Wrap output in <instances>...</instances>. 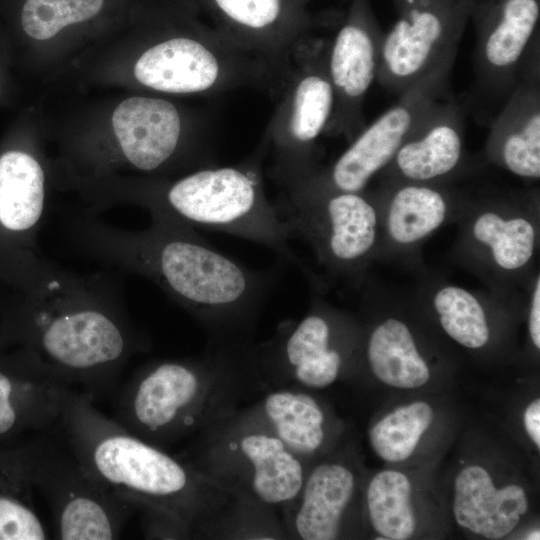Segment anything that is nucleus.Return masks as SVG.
Listing matches in <instances>:
<instances>
[{
    "instance_id": "obj_1",
    "label": "nucleus",
    "mask_w": 540,
    "mask_h": 540,
    "mask_svg": "<svg viewBox=\"0 0 540 540\" xmlns=\"http://www.w3.org/2000/svg\"><path fill=\"white\" fill-rule=\"evenodd\" d=\"M142 230L108 224L92 212L66 215L72 244L91 259L141 276L198 320H248L269 296L277 269L256 270L220 252L194 228L150 216Z\"/></svg>"
},
{
    "instance_id": "obj_2",
    "label": "nucleus",
    "mask_w": 540,
    "mask_h": 540,
    "mask_svg": "<svg viewBox=\"0 0 540 540\" xmlns=\"http://www.w3.org/2000/svg\"><path fill=\"white\" fill-rule=\"evenodd\" d=\"M21 283L26 350L72 385L110 388L146 347L110 277L79 274L43 257Z\"/></svg>"
},
{
    "instance_id": "obj_3",
    "label": "nucleus",
    "mask_w": 540,
    "mask_h": 540,
    "mask_svg": "<svg viewBox=\"0 0 540 540\" xmlns=\"http://www.w3.org/2000/svg\"><path fill=\"white\" fill-rule=\"evenodd\" d=\"M265 137L255 152L236 165L207 166L174 179L147 180L126 191L94 196L97 209L128 202L192 228H206L258 243L297 268L312 290L324 293L325 281L291 248L277 205L267 197L263 160Z\"/></svg>"
},
{
    "instance_id": "obj_4",
    "label": "nucleus",
    "mask_w": 540,
    "mask_h": 540,
    "mask_svg": "<svg viewBox=\"0 0 540 540\" xmlns=\"http://www.w3.org/2000/svg\"><path fill=\"white\" fill-rule=\"evenodd\" d=\"M98 483L134 505L190 523L199 482L183 463L108 418L89 394L74 392L55 432Z\"/></svg>"
},
{
    "instance_id": "obj_5",
    "label": "nucleus",
    "mask_w": 540,
    "mask_h": 540,
    "mask_svg": "<svg viewBox=\"0 0 540 540\" xmlns=\"http://www.w3.org/2000/svg\"><path fill=\"white\" fill-rule=\"evenodd\" d=\"M457 225L450 261L473 274L495 295L525 302L527 289L539 271V189L471 193Z\"/></svg>"
},
{
    "instance_id": "obj_6",
    "label": "nucleus",
    "mask_w": 540,
    "mask_h": 540,
    "mask_svg": "<svg viewBox=\"0 0 540 540\" xmlns=\"http://www.w3.org/2000/svg\"><path fill=\"white\" fill-rule=\"evenodd\" d=\"M316 169L279 184V214L291 239L299 237L310 246L331 280L360 290L377 263L376 201L370 189L348 192L327 185Z\"/></svg>"
},
{
    "instance_id": "obj_7",
    "label": "nucleus",
    "mask_w": 540,
    "mask_h": 540,
    "mask_svg": "<svg viewBox=\"0 0 540 540\" xmlns=\"http://www.w3.org/2000/svg\"><path fill=\"white\" fill-rule=\"evenodd\" d=\"M476 0H401L383 34L376 82L397 97L428 83L448 84Z\"/></svg>"
},
{
    "instance_id": "obj_8",
    "label": "nucleus",
    "mask_w": 540,
    "mask_h": 540,
    "mask_svg": "<svg viewBox=\"0 0 540 540\" xmlns=\"http://www.w3.org/2000/svg\"><path fill=\"white\" fill-rule=\"evenodd\" d=\"M470 20L474 79L461 101L489 125L524 74L540 64V0H476Z\"/></svg>"
},
{
    "instance_id": "obj_9",
    "label": "nucleus",
    "mask_w": 540,
    "mask_h": 540,
    "mask_svg": "<svg viewBox=\"0 0 540 540\" xmlns=\"http://www.w3.org/2000/svg\"><path fill=\"white\" fill-rule=\"evenodd\" d=\"M33 487L41 491L61 540L118 539L134 504L94 480L57 433L24 450Z\"/></svg>"
},
{
    "instance_id": "obj_10",
    "label": "nucleus",
    "mask_w": 540,
    "mask_h": 540,
    "mask_svg": "<svg viewBox=\"0 0 540 540\" xmlns=\"http://www.w3.org/2000/svg\"><path fill=\"white\" fill-rule=\"evenodd\" d=\"M327 44L328 39L311 35L300 44L265 131L273 158L270 175L278 184L305 176L319 166L317 142L325 134L334 106Z\"/></svg>"
},
{
    "instance_id": "obj_11",
    "label": "nucleus",
    "mask_w": 540,
    "mask_h": 540,
    "mask_svg": "<svg viewBox=\"0 0 540 540\" xmlns=\"http://www.w3.org/2000/svg\"><path fill=\"white\" fill-rule=\"evenodd\" d=\"M371 191L378 209L377 262L414 275L427 268L424 244L439 229L457 224L471 194L451 184L411 182L380 183Z\"/></svg>"
},
{
    "instance_id": "obj_12",
    "label": "nucleus",
    "mask_w": 540,
    "mask_h": 540,
    "mask_svg": "<svg viewBox=\"0 0 540 540\" xmlns=\"http://www.w3.org/2000/svg\"><path fill=\"white\" fill-rule=\"evenodd\" d=\"M112 128L121 160L139 172L157 175L176 166L193 171L216 165L208 136H192L179 108L166 99L123 100L113 112Z\"/></svg>"
},
{
    "instance_id": "obj_13",
    "label": "nucleus",
    "mask_w": 540,
    "mask_h": 540,
    "mask_svg": "<svg viewBox=\"0 0 540 540\" xmlns=\"http://www.w3.org/2000/svg\"><path fill=\"white\" fill-rule=\"evenodd\" d=\"M206 382L205 366L163 360L139 370L118 398L116 421L154 444L185 432L196 418Z\"/></svg>"
},
{
    "instance_id": "obj_14",
    "label": "nucleus",
    "mask_w": 540,
    "mask_h": 540,
    "mask_svg": "<svg viewBox=\"0 0 540 540\" xmlns=\"http://www.w3.org/2000/svg\"><path fill=\"white\" fill-rule=\"evenodd\" d=\"M383 34L370 0H350L327 44L334 106L324 135L350 142L366 126L364 101L376 80Z\"/></svg>"
},
{
    "instance_id": "obj_15",
    "label": "nucleus",
    "mask_w": 540,
    "mask_h": 540,
    "mask_svg": "<svg viewBox=\"0 0 540 540\" xmlns=\"http://www.w3.org/2000/svg\"><path fill=\"white\" fill-rule=\"evenodd\" d=\"M213 27L288 81L314 21L301 0H191Z\"/></svg>"
},
{
    "instance_id": "obj_16",
    "label": "nucleus",
    "mask_w": 540,
    "mask_h": 540,
    "mask_svg": "<svg viewBox=\"0 0 540 540\" xmlns=\"http://www.w3.org/2000/svg\"><path fill=\"white\" fill-rule=\"evenodd\" d=\"M449 95L447 84L428 83L409 90L366 125L330 166L319 165L317 176L338 190L365 191L436 102Z\"/></svg>"
},
{
    "instance_id": "obj_17",
    "label": "nucleus",
    "mask_w": 540,
    "mask_h": 540,
    "mask_svg": "<svg viewBox=\"0 0 540 540\" xmlns=\"http://www.w3.org/2000/svg\"><path fill=\"white\" fill-rule=\"evenodd\" d=\"M467 109L452 95L440 99L378 175L380 183L451 184L476 172L480 157L466 148Z\"/></svg>"
},
{
    "instance_id": "obj_18",
    "label": "nucleus",
    "mask_w": 540,
    "mask_h": 540,
    "mask_svg": "<svg viewBox=\"0 0 540 540\" xmlns=\"http://www.w3.org/2000/svg\"><path fill=\"white\" fill-rule=\"evenodd\" d=\"M480 158L525 181H539L540 65L524 74L490 122Z\"/></svg>"
},
{
    "instance_id": "obj_19",
    "label": "nucleus",
    "mask_w": 540,
    "mask_h": 540,
    "mask_svg": "<svg viewBox=\"0 0 540 540\" xmlns=\"http://www.w3.org/2000/svg\"><path fill=\"white\" fill-rule=\"evenodd\" d=\"M72 384L26 350L14 369L0 367V437L22 428L55 432Z\"/></svg>"
},
{
    "instance_id": "obj_20",
    "label": "nucleus",
    "mask_w": 540,
    "mask_h": 540,
    "mask_svg": "<svg viewBox=\"0 0 540 540\" xmlns=\"http://www.w3.org/2000/svg\"><path fill=\"white\" fill-rule=\"evenodd\" d=\"M47 209L46 174L32 154L8 150L0 155V232L17 242L19 279L29 273L42 256L37 234Z\"/></svg>"
},
{
    "instance_id": "obj_21",
    "label": "nucleus",
    "mask_w": 540,
    "mask_h": 540,
    "mask_svg": "<svg viewBox=\"0 0 540 540\" xmlns=\"http://www.w3.org/2000/svg\"><path fill=\"white\" fill-rule=\"evenodd\" d=\"M322 296L312 290L308 313L287 328L277 346L282 364L310 388H324L337 379L344 362L339 338L350 321Z\"/></svg>"
},
{
    "instance_id": "obj_22",
    "label": "nucleus",
    "mask_w": 540,
    "mask_h": 540,
    "mask_svg": "<svg viewBox=\"0 0 540 540\" xmlns=\"http://www.w3.org/2000/svg\"><path fill=\"white\" fill-rule=\"evenodd\" d=\"M416 277L417 284L410 292L413 301L435 316L450 339L469 350H481L489 345L492 314L525 303L499 297L488 290L453 284L429 268Z\"/></svg>"
},
{
    "instance_id": "obj_23",
    "label": "nucleus",
    "mask_w": 540,
    "mask_h": 540,
    "mask_svg": "<svg viewBox=\"0 0 540 540\" xmlns=\"http://www.w3.org/2000/svg\"><path fill=\"white\" fill-rule=\"evenodd\" d=\"M528 511L525 491L518 485L496 489L486 469L464 468L455 479L453 513L463 528L487 539H501Z\"/></svg>"
},
{
    "instance_id": "obj_24",
    "label": "nucleus",
    "mask_w": 540,
    "mask_h": 540,
    "mask_svg": "<svg viewBox=\"0 0 540 540\" xmlns=\"http://www.w3.org/2000/svg\"><path fill=\"white\" fill-rule=\"evenodd\" d=\"M352 472L343 465L324 463L304 479L294 529L303 540H332L339 534L342 515L354 491Z\"/></svg>"
},
{
    "instance_id": "obj_25",
    "label": "nucleus",
    "mask_w": 540,
    "mask_h": 540,
    "mask_svg": "<svg viewBox=\"0 0 540 540\" xmlns=\"http://www.w3.org/2000/svg\"><path fill=\"white\" fill-rule=\"evenodd\" d=\"M366 358L381 382L397 388L413 389L426 384L430 368L416 336L406 320L389 314L375 323L366 341Z\"/></svg>"
},
{
    "instance_id": "obj_26",
    "label": "nucleus",
    "mask_w": 540,
    "mask_h": 540,
    "mask_svg": "<svg viewBox=\"0 0 540 540\" xmlns=\"http://www.w3.org/2000/svg\"><path fill=\"white\" fill-rule=\"evenodd\" d=\"M235 444L250 465V488L259 501L285 504L300 494L305 479L303 466L297 454L275 434L248 432Z\"/></svg>"
},
{
    "instance_id": "obj_27",
    "label": "nucleus",
    "mask_w": 540,
    "mask_h": 540,
    "mask_svg": "<svg viewBox=\"0 0 540 540\" xmlns=\"http://www.w3.org/2000/svg\"><path fill=\"white\" fill-rule=\"evenodd\" d=\"M263 413L275 434L295 454H311L324 440V415L309 395L277 391L263 402Z\"/></svg>"
},
{
    "instance_id": "obj_28",
    "label": "nucleus",
    "mask_w": 540,
    "mask_h": 540,
    "mask_svg": "<svg viewBox=\"0 0 540 540\" xmlns=\"http://www.w3.org/2000/svg\"><path fill=\"white\" fill-rule=\"evenodd\" d=\"M367 506L374 530L384 539L405 540L416 527L411 506V484L401 472L377 473L367 488Z\"/></svg>"
},
{
    "instance_id": "obj_29",
    "label": "nucleus",
    "mask_w": 540,
    "mask_h": 540,
    "mask_svg": "<svg viewBox=\"0 0 540 540\" xmlns=\"http://www.w3.org/2000/svg\"><path fill=\"white\" fill-rule=\"evenodd\" d=\"M110 6V0H24L20 25L27 36L46 41L66 28L94 21Z\"/></svg>"
},
{
    "instance_id": "obj_30",
    "label": "nucleus",
    "mask_w": 540,
    "mask_h": 540,
    "mask_svg": "<svg viewBox=\"0 0 540 540\" xmlns=\"http://www.w3.org/2000/svg\"><path fill=\"white\" fill-rule=\"evenodd\" d=\"M432 420L433 410L426 402L399 407L370 429L371 446L385 461H403L413 453Z\"/></svg>"
},
{
    "instance_id": "obj_31",
    "label": "nucleus",
    "mask_w": 540,
    "mask_h": 540,
    "mask_svg": "<svg viewBox=\"0 0 540 540\" xmlns=\"http://www.w3.org/2000/svg\"><path fill=\"white\" fill-rule=\"evenodd\" d=\"M528 334L533 346L540 349V273L533 277L526 292Z\"/></svg>"
},
{
    "instance_id": "obj_32",
    "label": "nucleus",
    "mask_w": 540,
    "mask_h": 540,
    "mask_svg": "<svg viewBox=\"0 0 540 540\" xmlns=\"http://www.w3.org/2000/svg\"><path fill=\"white\" fill-rule=\"evenodd\" d=\"M525 430L535 446L540 448V400H533L524 412Z\"/></svg>"
},
{
    "instance_id": "obj_33",
    "label": "nucleus",
    "mask_w": 540,
    "mask_h": 540,
    "mask_svg": "<svg viewBox=\"0 0 540 540\" xmlns=\"http://www.w3.org/2000/svg\"><path fill=\"white\" fill-rule=\"evenodd\" d=\"M528 539H539V530L534 531L532 534L528 535Z\"/></svg>"
},
{
    "instance_id": "obj_34",
    "label": "nucleus",
    "mask_w": 540,
    "mask_h": 540,
    "mask_svg": "<svg viewBox=\"0 0 540 540\" xmlns=\"http://www.w3.org/2000/svg\"><path fill=\"white\" fill-rule=\"evenodd\" d=\"M304 4L307 5V3L310 1V0H301Z\"/></svg>"
},
{
    "instance_id": "obj_35",
    "label": "nucleus",
    "mask_w": 540,
    "mask_h": 540,
    "mask_svg": "<svg viewBox=\"0 0 540 540\" xmlns=\"http://www.w3.org/2000/svg\"><path fill=\"white\" fill-rule=\"evenodd\" d=\"M399 1H401V0H394V3L399 2Z\"/></svg>"
}]
</instances>
